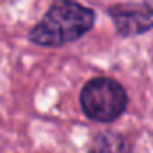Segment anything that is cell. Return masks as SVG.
Returning <instances> with one entry per match:
<instances>
[{"label":"cell","instance_id":"cell-1","mask_svg":"<svg viewBox=\"0 0 153 153\" xmlns=\"http://www.w3.org/2000/svg\"><path fill=\"white\" fill-rule=\"evenodd\" d=\"M94 23V13L73 0H53L43 20L30 30V41L41 46H61L82 38Z\"/></svg>","mask_w":153,"mask_h":153},{"label":"cell","instance_id":"cell-2","mask_svg":"<svg viewBox=\"0 0 153 153\" xmlns=\"http://www.w3.org/2000/svg\"><path fill=\"white\" fill-rule=\"evenodd\" d=\"M128 103L126 91L119 82L107 76H98L89 80L80 94V105L87 117L109 123L125 112Z\"/></svg>","mask_w":153,"mask_h":153},{"label":"cell","instance_id":"cell-3","mask_svg":"<svg viewBox=\"0 0 153 153\" xmlns=\"http://www.w3.org/2000/svg\"><path fill=\"white\" fill-rule=\"evenodd\" d=\"M116 30L128 38L137 36L153 27V2H137V4H121L109 9Z\"/></svg>","mask_w":153,"mask_h":153},{"label":"cell","instance_id":"cell-4","mask_svg":"<svg viewBox=\"0 0 153 153\" xmlns=\"http://www.w3.org/2000/svg\"><path fill=\"white\" fill-rule=\"evenodd\" d=\"M89 153H132V148L123 135L116 132H105L94 137Z\"/></svg>","mask_w":153,"mask_h":153}]
</instances>
